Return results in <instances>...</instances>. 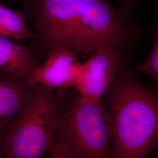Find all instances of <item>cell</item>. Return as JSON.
Returning <instances> with one entry per match:
<instances>
[{"instance_id": "obj_1", "label": "cell", "mask_w": 158, "mask_h": 158, "mask_svg": "<svg viewBox=\"0 0 158 158\" xmlns=\"http://www.w3.org/2000/svg\"><path fill=\"white\" fill-rule=\"evenodd\" d=\"M35 38L48 52L63 45L90 56L102 47L129 52L141 37L130 13L107 0H27Z\"/></svg>"}, {"instance_id": "obj_2", "label": "cell", "mask_w": 158, "mask_h": 158, "mask_svg": "<svg viewBox=\"0 0 158 158\" xmlns=\"http://www.w3.org/2000/svg\"><path fill=\"white\" fill-rule=\"evenodd\" d=\"M136 74L126 69L103 98L111 125L110 158H143L158 149V90Z\"/></svg>"}, {"instance_id": "obj_3", "label": "cell", "mask_w": 158, "mask_h": 158, "mask_svg": "<svg viewBox=\"0 0 158 158\" xmlns=\"http://www.w3.org/2000/svg\"><path fill=\"white\" fill-rule=\"evenodd\" d=\"M111 125L103 99H63L48 153L52 158H110Z\"/></svg>"}, {"instance_id": "obj_4", "label": "cell", "mask_w": 158, "mask_h": 158, "mask_svg": "<svg viewBox=\"0 0 158 158\" xmlns=\"http://www.w3.org/2000/svg\"><path fill=\"white\" fill-rule=\"evenodd\" d=\"M64 98L36 86L28 102L0 136V158H38L48 152Z\"/></svg>"}, {"instance_id": "obj_5", "label": "cell", "mask_w": 158, "mask_h": 158, "mask_svg": "<svg viewBox=\"0 0 158 158\" xmlns=\"http://www.w3.org/2000/svg\"><path fill=\"white\" fill-rule=\"evenodd\" d=\"M128 53L102 47L80 62L74 85L77 94L89 99H103L119 75L129 68Z\"/></svg>"}, {"instance_id": "obj_6", "label": "cell", "mask_w": 158, "mask_h": 158, "mask_svg": "<svg viewBox=\"0 0 158 158\" xmlns=\"http://www.w3.org/2000/svg\"><path fill=\"white\" fill-rule=\"evenodd\" d=\"M45 61L37 65L28 79L32 86H43L52 90L74 87L80 62L73 49L56 46L48 52Z\"/></svg>"}, {"instance_id": "obj_7", "label": "cell", "mask_w": 158, "mask_h": 158, "mask_svg": "<svg viewBox=\"0 0 158 158\" xmlns=\"http://www.w3.org/2000/svg\"><path fill=\"white\" fill-rule=\"evenodd\" d=\"M36 87L25 77L0 72V136L21 113Z\"/></svg>"}, {"instance_id": "obj_8", "label": "cell", "mask_w": 158, "mask_h": 158, "mask_svg": "<svg viewBox=\"0 0 158 158\" xmlns=\"http://www.w3.org/2000/svg\"><path fill=\"white\" fill-rule=\"evenodd\" d=\"M36 66L32 52L28 46L0 36V72L28 79Z\"/></svg>"}, {"instance_id": "obj_9", "label": "cell", "mask_w": 158, "mask_h": 158, "mask_svg": "<svg viewBox=\"0 0 158 158\" xmlns=\"http://www.w3.org/2000/svg\"><path fill=\"white\" fill-rule=\"evenodd\" d=\"M0 36L18 40H31L35 35L26 25L19 12H15L0 3Z\"/></svg>"}, {"instance_id": "obj_10", "label": "cell", "mask_w": 158, "mask_h": 158, "mask_svg": "<svg viewBox=\"0 0 158 158\" xmlns=\"http://www.w3.org/2000/svg\"><path fill=\"white\" fill-rule=\"evenodd\" d=\"M136 72L150 76L155 81L158 90V29L155 33L152 51L147 60L138 66Z\"/></svg>"}, {"instance_id": "obj_11", "label": "cell", "mask_w": 158, "mask_h": 158, "mask_svg": "<svg viewBox=\"0 0 158 158\" xmlns=\"http://www.w3.org/2000/svg\"><path fill=\"white\" fill-rule=\"evenodd\" d=\"M121 9L124 11L130 13V10H132L135 4V0H121Z\"/></svg>"}]
</instances>
